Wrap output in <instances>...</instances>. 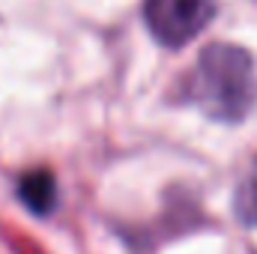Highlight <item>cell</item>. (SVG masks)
I'll list each match as a JSON object with an SVG mask.
<instances>
[{
  "instance_id": "obj_4",
  "label": "cell",
  "mask_w": 257,
  "mask_h": 254,
  "mask_svg": "<svg viewBox=\"0 0 257 254\" xmlns=\"http://www.w3.org/2000/svg\"><path fill=\"white\" fill-rule=\"evenodd\" d=\"M233 209H236V218L248 227H257V165L242 177L239 189L233 194Z\"/></svg>"
},
{
  "instance_id": "obj_3",
  "label": "cell",
  "mask_w": 257,
  "mask_h": 254,
  "mask_svg": "<svg viewBox=\"0 0 257 254\" xmlns=\"http://www.w3.org/2000/svg\"><path fill=\"white\" fill-rule=\"evenodd\" d=\"M18 197L24 200V206L36 215H48L57 203V180L51 171L36 168L30 174H24L18 180Z\"/></svg>"
},
{
  "instance_id": "obj_2",
  "label": "cell",
  "mask_w": 257,
  "mask_h": 254,
  "mask_svg": "<svg viewBox=\"0 0 257 254\" xmlns=\"http://www.w3.org/2000/svg\"><path fill=\"white\" fill-rule=\"evenodd\" d=\"M212 15H215V0H147L144 3V18L150 33L168 48H180L192 42L212 21Z\"/></svg>"
},
{
  "instance_id": "obj_1",
  "label": "cell",
  "mask_w": 257,
  "mask_h": 254,
  "mask_svg": "<svg viewBox=\"0 0 257 254\" xmlns=\"http://www.w3.org/2000/svg\"><path fill=\"white\" fill-rule=\"evenodd\" d=\"M186 102L218 123H239L257 102V69L245 48L206 45L183 84Z\"/></svg>"
}]
</instances>
